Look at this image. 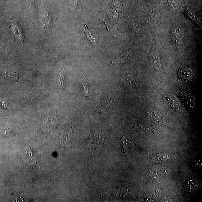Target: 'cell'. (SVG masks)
I'll return each mask as SVG.
<instances>
[{"label":"cell","instance_id":"21","mask_svg":"<svg viewBox=\"0 0 202 202\" xmlns=\"http://www.w3.org/2000/svg\"><path fill=\"white\" fill-rule=\"evenodd\" d=\"M78 0H69L70 5L71 8L74 9L76 7Z\"/></svg>","mask_w":202,"mask_h":202},{"label":"cell","instance_id":"3","mask_svg":"<svg viewBox=\"0 0 202 202\" xmlns=\"http://www.w3.org/2000/svg\"><path fill=\"white\" fill-rule=\"evenodd\" d=\"M81 88L84 95L87 97H90L91 95V91L90 85L86 80L83 78L80 79Z\"/></svg>","mask_w":202,"mask_h":202},{"label":"cell","instance_id":"5","mask_svg":"<svg viewBox=\"0 0 202 202\" xmlns=\"http://www.w3.org/2000/svg\"><path fill=\"white\" fill-rule=\"evenodd\" d=\"M171 37L175 44L180 45L181 43V37L180 30L177 28L173 29L171 32Z\"/></svg>","mask_w":202,"mask_h":202},{"label":"cell","instance_id":"6","mask_svg":"<svg viewBox=\"0 0 202 202\" xmlns=\"http://www.w3.org/2000/svg\"><path fill=\"white\" fill-rule=\"evenodd\" d=\"M198 187V184L197 181L192 179H190L186 182L184 188L188 192H192L197 190Z\"/></svg>","mask_w":202,"mask_h":202},{"label":"cell","instance_id":"15","mask_svg":"<svg viewBox=\"0 0 202 202\" xmlns=\"http://www.w3.org/2000/svg\"><path fill=\"white\" fill-rule=\"evenodd\" d=\"M125 83L128 85H132L136 83L135 78L132 76H128L124 79Z\"/></svg>","mask_w":202,"mask_h":202},{"label":"cell","instance_id":"7","mask_svg":"<svg viewBox=\"0 0 202 202\" xmlns=\"http://www.w3.org/2000/svg\"><path fill=\"white\" fill-rule=\"evenodd\" d=\"M169 156L167 154L163 153L156 155L152 158V161L155 163L159 164L166 162L169 159Z\"/></svg>","mask_w":202,"mask_h":202},{"label":"cell","instance_id":"19","mask_svg":"<svg viewBox=\"0 0 202 202\" xmlns=\"http://www.w3.org/2000/svg\"><path fill=\"white\" fill-rule=\"evenodd\" d=\"M29 6L32 12L35 13L36 11V5L35 0H29Z\"/></svg>","mask_w":202,"mask_h":202},{"label":"cell","instance_id":"23","mask_svg":"<svg viewBox=\"0 0 202 202\" xmlns=\"http://www.w3.org/2000/svg\"><path fill=\"white\" fill-rule=\"evenodd\" d=\"M171 199L169 198L166 197L164 198V200H162V201L163 202H170L171 201Z\"/></svg>","mask_w":202,"mask_h":202},{"label":"cell","instance_id":"4","mask_svg":"<svg viewBox=\"0 0 202 202\" xmlns=\"http://www.w3.org/2000/svg\"><path fill=\"white\" fill-rule=\"evenodd\" d=\"M167 173V170L165 168H155L150 170L149 175L152 178H157L163 176Z\"/></svg>","mask_w":202,"mask_h":202},{"label":"cell","instance_id":"12","mask_svg":"<svg viewBox=\"0 0 202 202\" xmlns=\"http://www.w3.org/2000/svg\"><path fill=\"white\" fill-rule=\"evenodd\" d=\"M9 128L3 129L0 131V135L4 137H10L13 136L14 134V132Z\"/></svg>","mask_w":202,"mask_h":202},{"label":"cell","instance_id":"9","mask_svg":"<svg viewBox=\"0 0 202 202\" xmlns=\"http://www.w3.org/2000/svg\"><path fill=\"white\" fill-rule=\"evenodd\" d=\"M147 112L150 118L153 120H159L162 117V115L161 113L154 109H148Z\"/></svg>","mask_w":202,"mask_h":202},{"label":"cell","instance_id":"16","mask_svg":"<svg viewBox=\"0 0 202 202\" xmlns=\"http://www.w3.org/2000/svg\"><path fill=\"white\" fill-rule=\"evenodd\" d=\"M192 166L195 169H200L202 166V163L201 160L195 159L193 160L192 162Z\"/></svg>","mask_w":202,"mask_h":202},{"label":"cell","instance_id":"10","mask_svg":"<svg viewBox=\"0 0 202 202\" xmlns=\"http://www.w3.org/2000/svg\"><path fill=\"white\" fill-rule=\"evenodd\" d=\"M133 53L131 51H128L122 54L120 56V60L121 62H127L133 56Z\"/></svg>","mask_w":202,"mask_h":202},{"label":"cell","instance_id":"14","mask_svg":"<svg viewBox=\"0 0 202 202\" xmlns=\"http://www.w3.org/2000/svg\"><path fill=\"white\" fill-rule=\"evenodd\" d=\"M65 77V72L64 71L62 70L59 73V77H58V84L61 87H64Z\"/></svg>","mask_w":202,"mask_h":202},{"label":"cell","instance_id":"2","mask_svg":"<svg viewBox=\"0 0 202 202\" xmlns=\"http://www.w3.org/2000/svg\"><path fill=\"white\" fill-rule=\"evenodd\" d=\"M150 60L152 65L157 69H160L161 62L159 53L156 51L153 50L150 55Z\"/></svg>","mask_w":202,"mask_h":202},{"label":"cell","instance_id":"13","mask_svg":"<svg viewBox=\"0 0 202 202\" xmlns=\"http://www.w3.org/2000/svg\"><path fill=\"white\" fill-rule=\"evenodd\" d=\"M123 149L126 151V152H129L131 151L133 147L131 142L127 140H125L123 142Z\"/></svg>","mask_w":202,"mask_h":202},{"label":"cell","instance_id":"11","mask_svg":"<svg viewBox=\"0 0 202 202\" xmlns=\"http://www.w3.org/2000/svg\"><path fill=\"white\" fill-rule=\"evenodd\" d=\"M170 98L174 107L178 111H181V104L178 99L173 95H171Z\"/></svg>","mask_w":202,"mask_h":202},{"label":"cell","instance_id":"17","mask_svg":"<svg viewBox=\"0 0 202 202\" xmlns=\"http://www.w3.org/2000/svg\"><path fill=\"white\" fill-rule=\"evenodd\" d=\"M168 6L171 10H174L176 9L178 5L174 0H168Z\"/></svg>","mask_w":202,"mask_h":202},{"label":"cell","instance_id":"1","mask_svg":"<svg viewBox=\"0 0 202 202\" xmlns=\"http://www.w3.org/2000/svg\"><path fill=\"white\" fill-rule=\"evenodd\" d=\"M51 14L47 8L45 9L42 18V25L45 32L47 33L50 31L52 27Z\"/></svg>","mask_w":202,"mask_h":202},{"label":"cell","instance_id":"20","mask_svg":"<svg viewBox=\"0 0 202 202\" xmlns=\"http://www.w3.org/2000/svg\"><path fill=\"white\" fill-rule=\"evenodd\" d=\"M161 191L159 189H157L152 194V197L154 199H158L161 197Z\"/></svg>","mask_w":202,"mask_h":202},{"label":"cell","instance_id":"8","mask_svg":"<svg viewBox=\"0 0 202 202\" xmlns=\"http://www.w3.org/2000/svg\"><path fill=\"white\" fill-rule=\"evenodd\" d=\"M193 72L192 71L190 68H184L178 72V75L180 78L182 79H187L191 78L192 76Z\"/></svg>","mask_w":202,"mask_h":202},{"label":"cell","instance_id":"24","mask_svg":"<svg viewBox=\"0 0 202 202\" xmlns=\"http://www.w3.org/2000/svg\"><path fill=\"white\" fill-rule=\"evenodd\" d=\"M145 1H151V0H145Z\"/></svg>","mask_w":202,"mask_h":202},{"label":"cell","instance_id":"18","mask_svg":"<svg viewBox=\"0 0 202 202\" xmlns=\"http://www.w3.org/2000/svg\"><path fill=\"white\" fill-rule=\"evenodd\" d=\"M185 12L189 18L191 19V20H192L193 21L195 22L196 23L198 22V23L199 22L198 19L197 17L195 16V14L188 10H185Z\"/></svg>","mask_w":202,"mask_h":202},{"label":"cell","instance_id":"22","mask_svg":"<svg viewBox=\"0 0 202 202\" xmlns=\"http://www.w3.org/2000/svg\"><path fill=\"white\" fill-rule=\"evenodd\" d=\"M0 104H1V105H2V106H3V107H5L6 108L9 109V108L8 107H7V106L6 105L5 103L1 100H0Z\"/></svg>","mask_w":202,"mask_h":202}]
</instances>
